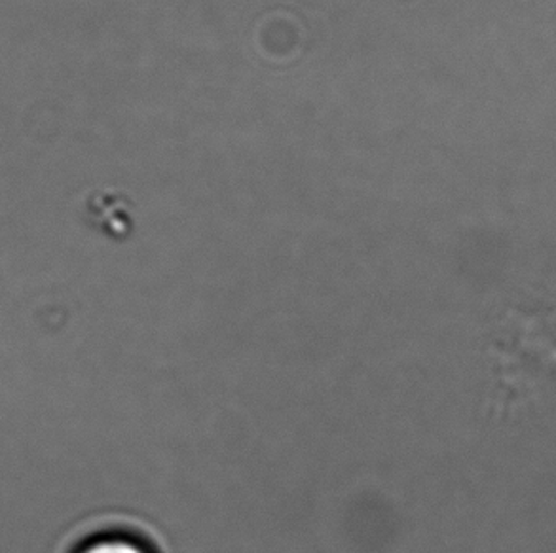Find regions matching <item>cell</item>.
Here are the masks:
<instances>
[{"label":"cell","instance_id":"obj_1","mask_svg":"<svg viewBox=\"0 0 556 553\" xmlns=\"http://www.w3.org/2000/svg\"><path fill=\"white\" fill-rule=\"evenodd\" d=\"M80 553H143L139 548L129 544L126 540H99L90 546L84 548Z\"/></svg>","mask_w":556,"mask_h":553}]
</instances>
